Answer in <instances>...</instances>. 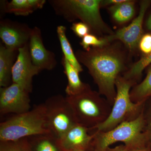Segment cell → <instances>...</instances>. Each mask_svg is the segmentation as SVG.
<instances>
[{
	"mask_svg": "<svg viewBox=\"0 0 151 151\" xmlns=\"http://www.w3.org/2000/svg\"><path fill=\"white\" fill-rule=\"evenodd\" d=\"M144 115L145 121L144 132L147 135L150 145H151V105L147 111L144 110Z\"/></svg>",
	"mask_w": 151,
	"mask_h": 151,
	"instance_id": "26",
	"label": "cell"
},
{
	"mask_svg": "<svg viewBox=\"0 0 151 151\" xmlns=\"http://www.w3.org/2000/svg\"><path fill=\"white\" fill-rule=\"evenodd\" d=\"M125 0H105L101 1V8L103 7L118 4L120 3L123 2Z\"/></svg>",
	"mask_w": 151,
	"mask_h": 151,
	"instance_id": "27",
	"label": "cell"
},
{
	"mask_svg": "<svg viewBox=\"0 0 151 151\" xmlns=\"http://www.w3.org/2000/svg\"><path fill=\"white\" fill-rule=\"evenodd\" d=\"M105 151H129V150L125 145H121L114 148L108 147Z\"/></svg>",
	"mask_w": 151,
	"mask_h": 151,
	"instance_id": "28",
	"label": "cell"
},
{
	"mask_svg": "<svg viewBox=\"0 0 151 151\" xmlns=\"http://www.w3.org/2000/svg\"><path fill=\"white\" fill-rule=\"evenodd\" d=\"M135 85L123 76H118L116 82V99L110 116L105 122L95 128V131L108 132L124 122L134 120L140 116L145 110L146 102H132L130 92L131 88Z\"/></svg>",
	"mask_w": 151,
	"mask_h": 151,
	"instance_id": "6",
	"label": "cell"
},
{
	"mask_svg": "<svg viewBox=\"0 0 151 151\" xmlns=\"http://www.w3.org/2000/svg\"><path fill=\"white\" fill-rule=\"evenodd\" d=\"M28 138L32 151H63L59 139L52 134L37 135Z\"/></svg>",
	"mask_w": 151,
	"mask_h": 151,
	"instance_id": "18",
	"label": "cell"
},
{
	"mask_svg": "<svg viewBox=\"0 0 151 151\" xmlns=\"http://www.w3.org/2000/svg\"><path fill=\"white\" fill-rule=\"evenodd\" d=\"M146 26L148 29L151 32V13L149 16L147 22H146Z\"/></svg>",
	"mask_w": 151,
	"mask_h": 151,
	"instance_id": "30",
	"label": "cell"
},
{
	"mask_svg": "<svg viewBox=\"0 0 151 151\" xmlns=\"http://www.w3.org/2000/svg\"><path fill=\"white\" fill-rule=\"evenodd\" d=\"M151 4V1L149 0L142 1L137 16L129 25L120 29L111 35L105 36L108 42H122L129 51V54H133L138 48L139 42L143 35V21Z\"/></svg>",
	"mask_w": 151,
	"mask_h": 151,
	"instance_id": "8",
	"label": "cell"
},
{
	"mask_svg": "<svg viewBox=\"0 0 151 151\" xmlns=\"http://www.w3.org/2000/svg\"><path fill=\"white\" fill-rule=\"evenodd\" d=\"M151 64V52L142 57L127 69L123 76L126 79L137 84L142 76L143 70Z\"/></svg>",
	"mask_w": 151,
	"mask_h": 151,
	"instance_id": "21",
	"label": "cell"
},
{
	"mask_svg": "<svg viewBox=\"0 0 151 151\" xmlns=\"http://www.w3.org/2000/svg\"><path fill=\"white\" fill-rule=\"evenodd\" d=\"M129 151H151L149 149L148 147H137L130 149Z\"/></svg>",
	"mask_w": 151,
	"mask_h": 151,
	"instance_id": "29",
	"label": "cell"
},
{
	"mask_svg": "<svg viewBox=\"0 0 151 151\" xmlns=\"http://www.w3.org/2000/svg\"><path fill=\"white\" fill-rule=\"evenodd\" d=\"M41 71L33 63L29 44L19 50L12 69V83L18 84L30 94L32 91L33 77Z\"/></svg>",
	"mask_w": 151,
	"mask_h": 151,
	"instance_id": "10",
	"label": "cell"
},
{
	"mask_svg": "<svg viewBox=\"0 0 151 151\" xmlns=\"http://www.w3.org/2000/svg\"><path fill=\"white\" fill-rule=\"evenodd\" d=\"M110 43L105 37H99L90 33L82 38L80 44L84 50L87 51L91 47H102Z\"/></svg>",
	"mask_w": 151,
	"mask_h": 151,
	"instance_id": "23",
	"label": "cell"
},
{
	"mask_svg": "<svg viewBox=\"0 0 151 151\" xmlns=\"http://www.w3.org/2000/svg\"><path fill=\"white\" fill-rule=\"evenodd\" d=\"M138 48L142 52L143 55H147L151 52V34L146 33L142 37Z\"/></svg>",
	"mask_w": 151,
	"mask_h": 151,
	"instance_id": "24",
	"label": "cell"
},
{
	"mask_svg": "<svg viewBox=\"0 0 151 151\" xmlns=\"http://www.w3.org/2000/svg\"><path fill=\"white\" fill-rule=\"evenodd\" d=\"M18 53V50L0 45V87H5L12 83V69Z\"/></svg>",
	"mask_w": 151,
	"mask_h": 151,
	"instance_id": "15",
	"label": "cell"
},
{
	"mask_svg": "<svg viewBox=\"0 0 151 151\" xmlns=\"http://www.w3.org/2000/svg\"><path fill=\"white\" fill-rule=\"evenodd\" d=\"M76 56L88 69L97 84L98 92L113 106L116 99V79L127 70L126 51L119 42H110L102 47H91L86 51L78 50Z\"/></svg>",
	"mask_w": 151,
	"mask_h": 151,
	"instance_id": "1",
	"label": "cell"
},
{
	"mask_svg": "<svg viewBox=\"0 0 151 151\" xmlns=\"http://www.w3.org/2000/svg\"><path fill=\"white\" fill-rule=\"evenodd\" d=\"M45 0H12L1 2L2 13L13 14L16 16H27L35 11L42 9Z\"/></svg>",
	"mask_w": 151,
	"mask_h": 151,
	"instance_id": "14",
	"label": "cell"
},
{
	"mask_svg": "<svg viewBox=\"0 0 151 151\" xmlns=\"http://www.w3.org/2000/svg\"><path fill=\"white\" fill-rule=\"evenodd\" d=\"M44 103L49 129L59 139L77 124L72 108L66 97L60 94L51 96Z\"/></svg>",
	"mask_w": 151,
	"mask_h": 151,
	"instance_id": "7",
	"label": "cell"
},
{
	"mask_svg": "<svg viewBox=\"0 0 151 151\" xmlns=\"http://www.w3.org/2000/svg\"><path fill=\"white\" fill-rule=\"evenodd\" d=\"M77 124L94 130L110 116L112 106L106 98L89 85L83 92L67 96Z\"/></svg>",
	"mask_w": 151,
	"mask_h": 151,
	"instance_id": "4",
	"label": "cell"
},
{
	"mask_svg": "<svg viewBox=\"0 0 151 151\" xmlns=\"http://www.w3.org/2000/svg\"><path fill=\"white\" fill-rule=\"evenodd\" d=\"M49 134L51 133L47 126L44 103L36 105L27 112L15 115L0 124V142Z\"/></svg>",
	"mask_w": 151,
	"mask_h": 151,
	"instance_id": "3",
	"label": "cell"
},
{
	"mask_svg": "<svg viewBox=\"0 0 151 151\" xmlns=\"http://www.w3.org/2000/svg\"><path fill=\"white\" fill-rule=\"evenodd\" d=\"M66 30V28L64 26L59 25L57 28L58 36L63 53V55L80 73L83 71V69L76 58L71 45L68 39Z\"/></svg>",
	"mask_w": 151,
	"mask_h": 151,
	"instance_id": "19",
	"label": "cell"
},
{
	"mask_svg": "<svg viewBox=\"0 0 151 151\" xmlns=\"http://www.w3.org/2000/svg\"><path fill=\"white\" fill-rule=\"evenodd\" d=\"M101 0H49L56 15L69 22L76 20L87 25L91 34L99 37L114 32L103 20L100 14Z\"/></svg>",
	"mask_w": 151,
	"mask_h": 151,
	"instance_id": "2",
	"label": "cell"
},
{
	"mask_svg": "<svg viewBox=\"0 0 151 151\" xmlns=\"http://www.w3.org/2000/svg\"><path fill=\"white\" fill-rule=\"evenodd\" d=\"M0 151H32L28 138L18 140L0 142Z\"/></svg>",
	"mask_w": 151,
	"mask_h": 151,
	"instance_id": "22",
	"label": "cell"
},
{
	"mask_svg": "<svg viewBox=\"0 0 151 151\" xmlns=\"http://www.w3.org/2000/svg\"><path fill=\"white\" fill-rule=\"evenodd\" d=\"M135 1L125 0L123 2L108 7L113 20L119 24H123L131 20L135 13Z\"/></svg>",
	"mask_w": 151,
	"mask_h": 151,
	"instance_id": "17",
	"label": "cell"
},
{
	"mask_svg": "<svg viewBox=\"0 0 151 151\" xmlns=\"http://www.w3.org/2000/svg\"><path fill=\"white\" fill-rule=\"evenodd\" d=\"M32 29L26 24L2 19L0 22V37L6 47L18 51L29 43Z\"/></svg>",
	"mask_w": 151,
	"mask_h": 151,
	"instance_id": "11",
	"label": "cell"
},
{
	"mask_svg": "<svg viewBox=\"0 0 151 151\" xmlns=\"http://www.w3.org/2000/svg\"><path fill=\"white\" fill-rule=\"evenodd\" d=\"M132 102L134 103H146L151 97V66L145 78L141 83L133 86L130 92Z\"/></svg>",
	"mask_w": 151,
	"mask_h": 151,
	"instance_id": "20",
	"label": "cell"
},
{
	"mask_svg": "<svg viewBox=\"0 0 151 151\" xmlns=\"http://www.w3.org/2000/svg\"><path fill=\"white\" fill-rule=\"evenodd\" d=\"M29 48L33 63L41 70H52L56 67L57 62L55 54L45 48L41 31L37 27L32 28Z\"/></svg>",
	"mask_w": 151,
	"mask_h": 151,
	"instance_id": "12",
	"label": "cell"
},
{
	"mask_svg": "<svg viewBox=\"0 0 151 151\" xmlns=\"http://www.w3.org/2000/svg\"><path fill=\"white\" fill-rule=\"evenodd\" d=\"M29 93L18 84L12 83L0 89L1 116L22 114L31 110Z\"/></svg>",
	"mask_w": 151,
	"mask_h": 151,
	"instance_id": "9",
	"label": "cell"
},
{
	"mask_svg": "<svg viewBox=\"0 0 151 151\" xmlns=\"http://www.w3.org/2000/svg\"><path fill=\"white\" fill-rule=\"evenodd\" d=\"M92 147L90 148L87 149V150H78V151H90V150H91V149L92 148ZM92 151H94V148L93 147V150H92Z\"/></svg>",
	"mask_w": 151,
	"mask_h": 151,
	"instance_id": "31",
	"label": "cell"
},
{
	"mask_svg": "<svg viewBox=\"0 0 151 151\" xmlns=\"http://www.w3.org/2000/svg\"><path fill=\"white\" fill-rule=\"evenodd\" d=\"M61 62L67 78L68 84L65 89L67 96L76 95L84 91L89 85L81 81L80 72L63 55Z\"/></svg>",
	"mask_w": 151,
	"mask_h": 151,
	"instance_id": "16",
	"label": "cell"
},
{
	"mask_svg": "<svg viewBox=\"0 0 151 151\" xmlns=\"http://www.w3.org/2000/svg\"><path fill=\"white\" fill-rule=\"evenodd\" d=\"M144 112L134 120L124 122L116 128L106 132L94 133L92 146L95 151H105L111 145L122 142L129 150L150 145L148 139L144 132Z\"/></svg>",
	"mask_w": 151,
	"mask_h": 151,
	"instance_id": "5",
	"label": "cell"
},
{
	"mask_svg": "<svg viewBox=\"0 0 151 151\" xmlns=\"http://www.w3.org/2000/svg\"><path fill=\"white\" fill-rule=\"evenodd\" d=\"M75 35L78 37L83 38L85 36L91 33L89 27L82 22H74L70 27Z\"/></svg>",
	"mask_w": 151,
	"mask_h": 151,
	"instance_id": "25",
	"label": "cell"
},
{
	"mask_svg": "<svg viewBox=\"0 0 151 151\" xmlns=\"http://www.w3.org/2000/svg\"><path fill=\"white\" fill-rule=\"evenodd\" d=\"M89 131L80 124H76L59 139L62 150L76 151L92 147L94 134H89Z\"/></svg>",
	"mask_w": 151,
	"mask_h": 151,
	"instance_id": "13",
	"label": "cell"
}]
</instances>
